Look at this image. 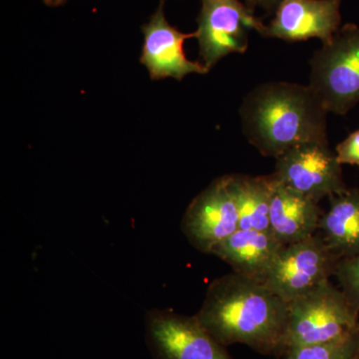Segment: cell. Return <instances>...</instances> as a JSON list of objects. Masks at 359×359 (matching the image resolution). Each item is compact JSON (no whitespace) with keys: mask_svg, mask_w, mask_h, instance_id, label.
<instances>
[{"mask_svg":"<svg viewBox=\"0 0 359 359\" xmlns=\"http://www.w3.org/2000/svg\"><path fill=\"white\" fill-rule=\"evenodd\" d=\"M318 231L327 249L339 259L359 254V189H346L327 198Z\"/></svg>","mask_w":359,"mask_h":359,"instance_id":"cell-14","label":"cell"},{"mask_svg":"<svg viewBox=\"0 0 359 359\" xmlns=\"http://www.w3.org/2000/svg\"><path fill=\"white\" fill-rule=\"evenodd\" d=\"M146 342L152 359H231L195 316L170 309L146 314Z\"/></svg>","mask_w":359,"mask_h":359,"instance_id":"cell-8","label":"cell"},{"mask_svg":"<svg viewBox=\"0 0 359 359\" xmlns=\"http://www.w3.org/2000/svg\"><path fill=\"white\" fill-rule=\"evenodd\" d=\"M327 114L309 85L285 81L255 87L240 108L245 139L275 159L302 144L328 143Z\"/></svg>","mask_w":359,"mask_h":359,"instance_id":"cell-2","label":"cell"},{"mask_svg":"<svg viewBox=\"0 0 359 359\" xmlns=\"http://www.w3.org/2000/svg\"><path fill=\"white\" fill-rule=\"evenodd\" d=\"M358 314L344 292L330 280H325L290 302L285 351L353 334L359 330Z\"/></svg>","mask_w":359,"mask_h":359,"instance_id":"cell-3","label":"cell"},{"mask_svg":"<svg viewBox=\"0 0 359 359\" xmlns=\"http://www.w3.org/2000/svg\"><path fill=\"white\" fill-rule=\"evenodd\" d=\"M237 203L238 229L269 231V208L273 180L271 175H226Z\"/></svg>","mask_w":359,"mask_h":359,"instance_id":"cell-15","label":"cell"},{"mask_svg":"<svg viewBox=\"0 0 359 359\" xmlns=\"http://www.w3.org/2000/svg\"><path fill=\"white\" fill-rule=\"evenodd\" d=\"M335 153L340 164L359 165V130L340 142Z\"/></svg>","mask_w":359,"mask_h":359,"instance_id":"cell-18","label":"cell"},{"mask_svg":"<svg viewBox=\"0 0 359 359\" xmlns=\"http://www.w3.org/2000/svg\"><path fill=\"white\" fill-rule=\"evenodd\" d=\"M353 359H359V347L358 351H356L355 356H354Z\"/></svg>","mask_w":359,"mask_h":359,"instance_id":"cell-21","label":"cell"},{"mask_svg":"<svg viewBox=\"0 0 359 359\" xmlns=\"http://www.w3.org/2000/svg\"><path fill=\"white\" fill-rule=\"evenodd\" d=\"M181 228L190 244L205 254L238 230L237 203L226 176L215 180L191 202Z\"/></svg>","mask_w":359,"mask_h":359,"instance_id":"cell-9","label":"cell"},{"mask_svg":"<svg viewBox=\"0 0 359 359\" xmlns=\"http://www.w3.org/2000/svg\"><path fill=\"white\" fill-rule=\"evenodd\" d=\"M195 316L224 347L245 344L264 355L285 356L289 304L263 283L226 273L210 285Z\"/></svg>","mask_w":359,"mask_h":359,"instance_id":"cell-1","label":"cell"},{"mask_svg":"<svg viewBox=\"0 0 359 359\" xmlns=\"http://www.w3.org/2000/svg\"><path fill=\"white\" fill-rule=\"evenodd\" d=\"M271 175L278 183L318 203L346 189L341 164L328 143L295 146L276 158Z\"/></svg>","mask_w":359,"mask_h":359,"instance_id":"cell-7","label":"cell"},{"mask_svg":"<svg viewBox=\"0 0 359 359\" xmlns=\"http://www.w3.org/2000/svg\"><path fill=\"white\" fill-rule=\"evenodd\" d=\"M165 2L161 0L157 11L142 26L144 45L140 62L152 80L174 78L181 81L187 75L205 74L209 70L201 62L189 60L184 52V43L196 37V32L183 33L170 25L165 15Z\"/></svg>","mask_w":359,"mask_h":359,"instance_id":"cell-10","label":"cell"},{"mask_svg":"<svg viewBox=\"0 0 359 359\" xmlns=\"http://www.w3.org/2000/svg\"><path fill=\"white\" fill-rule=\"evenodd\" d=\"M283 247L271 231L238 229L217 245L211 255L228 264L233 273L263 283Z\"/></svg>","mask_w":359,"mask_h":359,"instance_id":"cell-13","label":"cell"},{"mask_svg":"<svg viewBox=\"0 0 359 359\" xmlns=\"http://www.w3.org/2000/svg\"><path fill=\"white\" fill-rule=\"evenodd\" d=\"M264 26L241 0H202L196 30L201 63L210 71L226 56L245 53L250 32L259 34Z\"/></svg>","mask_w":359,"mask_h":359,"instance_id":"cell-5","label":"cell"},{"mask_svg":"<svg viewBox=\"0 0 359 359\" xmlns=\"http://www.w3.org/2000/svg\"><path fill=\"white\" fill-rule=\"evenodd\" d=\"M309 86L328 113L346 115L359 103V27L339 28L309 61Z\"/></svg>","mask_w":359,"mask_h":359,"instance_id":"cell-4","label":"cell"},{"mask_svg":"<svg viewBox=\"0 0 359 359\" xmlns=\"http://www.w3.org/2000/svg\"><path fill=\"white\" fill-rule=\"evenodd\" d=\"M339 261L318 233L301 242L283 245L263 283L290 304L334 276Z\"/></svg>","mask_w":359,"mask_h":359,"instance_id":"cell-6","label":"cell"},{"mask_svg":"<svg viewBox=\"0 0 359 359\" xmlns=\"http://www.w3.org/2000/svg\"><path fill=\"white\" fill-rule=\"evenodd\" d=\"M359 347V330L342 339L290 347L285 351V359H353Z\"/></svg>","mask_w":359,"mask_h":359,"instance_id":"cell-16","label":"cell"},{"mask_svg":"<svg viewBox=\"0 0 359 359\" xmlns=\"http://www.w3.org/2000/svg\"><path fill=\"white\" fill-rule=\"evenodd\" d=\"M342 0H282L259 34L287 42L320 39L327 43L341 25Z\"/></svg>","mask_w":359,"mask_h":359,"instance_id":"cell-11","label":"cell"},{"mask_svg":"<svg viewBox=\"0 0 359 359\" xmlns=\"http://www.w3.org/2000/svg\"><path fill=\"white\" fill-rule=\"evenodd\" d=\"M273 180L269 231L283 245L301 242L318 233L325 212L318 203L282 185L273 177Z\"/></svg>","mask_w":359,"mask_h":359,"instance_id":"cell-12","label":"cell"},{"mask_svg":"<svg viewBox=\"0 0 359 359\" xmlns=\"http://www.w3.org/2000/svg\"><path fill=\"white\" fill-rule=\"evenodd\" d=\"M67 1L68 0H43L44 4H46L47 6L50 7L61 6H63V4H65Z\"/></svg>","mask_w":359,"mask_h":359,"instance_id":"cell-20","label":"cell"},{"mask_svg":"<svg viewBox=\"0 0 359 359\" xmlns=\"http://www.w3.org/2000/svg\"><path fill=\"white\" fill-rule=\"evenodd\" d=\"M249 2L250 7L259 6L266 11H276L280 2L282 0H247Z\"/></svg>","mask_w":359,"mask_h":359,"instance_id":"cell-19","label":"cell"},{"mask_svg":"<svg viewBox=\"0 0 359 359\" xmlns=\"http://www.w3.org/2000/svg\"><path fill=\"white\" fill-rule=\"evenodd\" d=\"M334 276L339 283V289L359 313V254L339 259Z\"/></svg>","mask_w":359,"mask_h":359,"instance_id":"cell-17","label":"cell"}]
</instances>
